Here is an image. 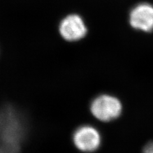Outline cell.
Returning a JSON list of instances; mask_svg holds the SVG:
<instances>
[{
	"mask_svg": "<svg viewBox=\"0 0 153 153\" xmlns=\"http://www.w3.org/2000/svg\"><path fill=\"white\" fill-rule=\"evenodd\" d=\"M60 34L67 41H77L84 38L87 28L79 16L72 14L65 17L59 26Z\"/></svg>",
	"mask_w": 153,
	"mask_h": 153,
	"instance_id": "3957f363",
	"label": "cell"
},
{
	"mask_svg": "<svg viewBox=\"0 0 153 153\" xmlns=\"http://www.w3.org/2000/svg\"><path fill=\"white\" fill-rule=\"evenodd\" d=\"M130 23L135 30L145 32L153 30V7L148 3L138 4L130 14Z\"/></svg>",
	"mask_w": 153,
	"mask_h": 153,
	"instance_id": "277c9868",
	"label": "cell"
},
{
	"mask_svg": "<svg viewBox=\"0 0 153 153\" xmlns=\"http://www.w3.org/2000/svg\"><path fill=\"white\" fill-rule=\"evenodd\" d=\"M142 153H153V140H149L143 146Z\"/></svg>",
	"mask_w": 153,
	"mask_h": 153,
	"instance_id": "5b68a950",
	"label": "cell"
},
{
	"mask_svg": "<svg viewBox=\"0 0 153 153\" xmlns=\"http://www.w3.org/2000/svg\"><path fill=\"white\" fill-rule=\"evenodd\" d=\"M73 142L77 149L84 152H93L101 147L102 136L98 129L89 124L77 128L72 137Z\"/></svg>",
	"mask_w": 153,
	"mask_h": 153,
	"instance_id": "7a4b0ae2",
	"label": "cell"
},
{
	"mask_svg": "<svg viewBox=\"0 0 153 153\" xmlns=\"http://www.w3.org/2000/svg\"><path fill=\"white\" fill-rule=\"evenodd\" d=\"M123 104L117 97L103 93L96 97L91 102L90 111L98 120L108 123L120 117L123 113Z\"/></svg>",
	"mask_w": 153,
	"mask_h": 153,
	"instance_id": "6da1fadb",
	"label": "cell"
}]
</instances>
